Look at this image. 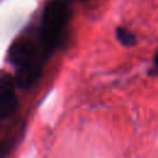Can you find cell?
<instances>
[{"label": "cell", "mask_w": 158, "mask_h": 158, "mask_svg": "<svg viewBox=\"0 0 158 158\" xmlns=\"http://www.w3.org/2000/svg\"><path fill=\"white\" fill-rule=\"evenodd\" d=\"M153 67H154V69H153L151 73H158V51H157V53H156V56H154Z\"/></svg>", "instance_id": "5b68a950"}, {"label": "cell", "mask_w": 158, "mask_h": 158, "mask_svg": "<svg viewBox=\"0 0 158 158\" xmlns=\"http://www.w3.org/2000/svg\"><path fill=\"white\" fill-rule=\"evenodd\" d=\"M116 38L120 41L121 44L126 46V47H131L136 44V37L133 33H131L128 30L123 28V27H117L116 28Z\"/></svg>", "instance_id": "277c9868"}, {"label": "cell", "mask_w": 158, "mask_h": 158, "mask_svg": "<svg viewBox=\"0 0 158 158\" xmlns=\"http://www.w3.org/2000/svg\"><path fill=\"white\" fill-rule=\"evenodd\" d=\"M69 7L62 0H51L44 6L40 28V43L44 58L59 46L69 20Z\"/></svg>", "instance_id": "7a4b0ae2"}, {"label": "cell", "mask_w": 158, "mask_h": 158, "mask_svg": "<svg viewBox=\"0 0 158 158\" xmlns=\"http://www.w3.org/2000/svg\"><path fill=\"white\" fill-rule=\"evenodd\" d=\"M15 78L2 73L0 78V118L6 120L17 109V96L15 94Z\"/></svg>", "instance_id": "3957f363"}, {"label": "cell", "mask_w": 158, "mask_h": 158, "mask_svg": "<svg viewBox=\"0 0 158 158\" xmlns=\"http://www.w3.org/2000/svg\"><path fill=\"white\" fill-rule=\"evenodd\" d=\"M9 59L15 67V83L21 89L32 86L42 72V59L37 44L28 37H20L12 42L9 49Z\"/></svg>", "instance_id": "6da1fadb"}]
</instances>
